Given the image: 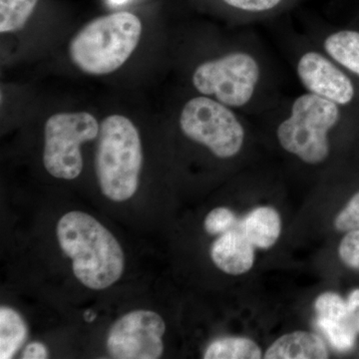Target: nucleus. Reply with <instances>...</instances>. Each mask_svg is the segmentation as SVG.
<instances>
[{
	"label": "nucleus",
	"mask_w": 359,
	"mask_h": 359,
	"mask_svg": "<svg viewBox=\"0 0 359 359\" xmlns=\"http://www.w3.org/2000/svg\"><path fill=\"white\" fill-rule=\"evenodd\" d=\"M56 233L61 250L72 259L74 276L85 287L105 290L121 278V245L95 218L83 212H67L59 219Z\"/></svg>",
	"instance_id": "1"
},
{
	"label": "nucleus",
	"mask_w": 359,
	"mask_h": 359,
	"mask_svg": "<svg viewBox=\"0 0 359 359\" xmlns=\"http://www.w3.org/2000/svg\"><path fill=\"white\" fill-rule=\"evenodd\" d=\"M143 164L140 135L134 123L122 115L101 122L95 156L101 192L113 202L131 199L138 190Z\"/></svg>",
	"instance_id": "2"
},
{
	"label": "nucleus",
	"mask_w": 359,
	"mask_h": 359,
	"mask_svg": "<svg viewBox=\"0 0 359 359\" xmlns=\"http://www.w3.org/2000/svg\"><path fill=\"white\" fill-rule=\"evenodd\" d=\"M141 34V20L133 13L121 11L95 18L71 40V61L86 74H110L128 60Z\"/></svg>",
	"instance_id": "3"
},
{
	"label": "nucleus",
	"mask_w": 359,
	"mask_h": 359,
	"mask_svg": "<svg viewBox=\"0 0 359 359\" xmlns=\"http://www.w3.org/2000/svg\"><path fill=\"white\" fill-rule=\"evenodd\" d=\"M339 118L337 104L313 93L304 94L295 99L290 117L278 126V142L306 164H320L330 155L328 133Z\"/></svg>",
	"instance_id": "4"
},
{
	"label": "nucleus",
	"mask_w": 359,
	"mask_h": 359,
	"mask_svg": "<svg viewBox=\"0 0 359 359\" xmlns=\"http://www.w3.org/2000/svg\"><path fill=\"white\" fill-rule=\"evenodd\" d=\"M99 123L88 112L57 113L45 123L43 164L54 178L76 179L83 169L82 144L96 139Z\"/></svg>",
	"instance_id": "5"
},
{
	"label": "nucleus",
	"mask_w": 359,
	"mask_h": 359,
	"mask_svg": "<svg viewBox=\"0 0 359 359\" xmlns=\"http://www.w3.org/2000/svg\"><path fill=\"white\" fill-rule=\"evenodd\" d=\"M182 132L221 159L235 157L242 150L245 130L226 105L201 96L187 102L180 116Z\"/></svg>",
	"instance_id": "6"
},
{
	"label": "nucleus",
	"mask_w": 359,
	"mask_h": 359,
	"mask_svg": "<svg viewBox=\"0 0 359 359\" xmlns=\"http://www.w3.org/2000/svg\"><path fill=\"white\" fill-rule=\"evenodd\" d=\"M259 79L256 59L236 52L201 65L194 72L193 84L203 95H214L229 107H242L250 102Z\"/></svg>",
	"instance_id": "7"
},
{
	"label": "nucleus",
	"mask_w": 359,
	"mask_h": 359,
	"mask_svg": "<svg viewBox=\"0 0 359 359\" xmlns=\"http://www.w3.org/2000/svg\"><path fill=\"white\" fill-rule=\"evenodd\" d=\"M165 321L154 311L138 309L124 314L108 332L106 346L111 358L157 359L164 351Z\"/></svg>",
	"instance_id": "8"
},
{
	"label": "nucleus",
	"mask_w": 359,
	"mask_h": 359,
	"mask_svg": "<svg viewBox=\"0 0 359 359\" xmlns=\"http://www.w3.org/2000/svg\"><path fill=\"white\" fill-rule=\"evenodd\" d=\"M297 75L309 93L337 105H347L355 95L348 76L318 52H308L302 56L297 65Z\"/></svg>",
	"instance_id": "9"
},
{
	"label": "nucleus",
	"mask_w": 359,
	"mask_h": 359,
	"mask_svg": "<svg viewBox=\"0 0 359 359\" xmlns=\"http://www.w3.org/2000/svg\"><path fill=\"white\" fill-rule=\"evenodd\" d=\"M210 255L217 268L231 276L244 275L255 264V245L238 224L212 243Z\"/></svg>",
	"instance_id": "10"
},
{
	"label": "nucleus",
	"mask_w": 359,
	"mask_h": 359,
	"mask_svg": "<svg viewBox=\"0 0 359 359\" xmlns=\"http://www.w3.org/2000/svg\"><path fill=\"white\" fill-rule=\"evenodd\" d=\"M266 359H325L330 353L318 334L294 332L276 340L264 355Z\"/></svg>",
	"instance_id": "11"
},
{
	"label": "nucleus",
	"mask_w": 359,
	"mask_h": 359,
	"mask_svg": "<svg viewBox=\"0 0 359 359\" xmlns=\"http://www.w3.org/2000/svg\"><path fill=\"white\" fill-rule=\"evenodd\" d=\"M238 226L255 248L269 250L280 238L282 219L273 208L259 207L240 219Z\"/></svg>",
	"instance_id": "12"
},
{
	"label": "nucleus",
	"mask_w": 359,
	"mask_h": 359,
	"mask_svg": "<svg viewBox=\"0 0 359 359\" xmlns=\"http://www.w3.org/2000/svg\"><path fill=\"white\" fill-rule=\"evenodd\" d=\"M28 328L18 311L7 306L0 309V358H13L25 344Z\"/></svg>",
	"instance_id": "13"
},
{
	"label": "nucleus",
	"mask_w": 359,
	"mask_h": 359,
	"mask_svg": "<svg viewBox=\"0 0 359 359\" xmlns=\"http://www.w3.org/2000/svg\"><path fill=\"white\" fill-rule=\"evenodd\" d=\"M325 49L339 65L359 77V32H335L325 39Z\"/></svg>",
	"instance_id": "14"
},
{
	"label": "nucleus",
	"mask_w": 359,
	"mask_h": 359,
	"mask_svg": "<svg viewBox=\"0 0 359 359\" xmlns=\"http://www.w3.org/2000/svg\"><path fill=\"white\" fill-rule=\"evenodd\" d=\"M261 348L247 337H224L212 341L204 353L205 359H259Z\"/></svg>",
	"instance_id": "15"
},
{
	"label": "nucleus",
	"mask_w": 359,
	"mask_h": 359,
	"mask_svg": "<svg viewBox=\"0 0 359 359\" xmlns=\"http://www.w3.org/2000/svg\"><path fill=\"white\" fill-rule=\"evenodd\" d=\"M39 0H0V32L22 29Z\"/></svg>",
	"instance_id": "16"
},
{
	"label": "nucleus",
	"mask_w": 359,
	"mask_h": 359,
	"mask_svg": "<svg viewBox=\"0 0 359 359\" xmlns=\"http://www.w3.org/2000/svg\"><path fill=\"white\" fill-rule=\"evenodd\" d=\"M316 325L327 335L328 341L335 351L348 353L358 346L359 335L349 323L327 320L318 316Z\"/></svg>",
	"instance_id": "17"
},
{
	"label": "nucleus",
	"mask_w": 359,
	"mask_h": 359,
	"mask_svg": "<svg viewBox=\"0 0 359 359\" xmlns=\"http://www.w3.org/2000/svg\"><path fill=\"white\" fill-rule=\"evenodd\" d=\"M314 309L320 318L351 325L347 313L346 299H344L337 292H327L318 295L314 302Z\"/></svg>",
	"instance_id": "18"
},
{
	"label": "nucleus",
	"mask_w": 359,
	"mask_h": 359,
	"mask_svg": "<svg viewBox=\"0 0 359 359\" xmlns=\"http://www.w3.org/2000/svg\"><path fill=\"white\" fill-rule=\"evenodd\" d=\"M240 219L228 208L219 207L212 210L204 221L205 231L211 236H221L237 228Z\"/></svg>",
	"instance_id": "19"
},
{
	"label": "nucleus",
	"mask_w": 359,
	"mask_h": 359,
	"mask_svg": "<svg viewBox=\"0 0 359 359\" xmlns=\"http://www.w3.org/2000/svg\"><path fill=\"white\" fill-rule=\"evenodd\" d=\"M334 226L335 230L342 233L359 231V189L337 212Z\"/></svg>",
	"instance_id": "20"
},
{
	"label": "nucleus",
	"mask_w": 359,
	"mask_h": 359,
	"mask_svg": "<svg viewBox=\"0 0 359 359\" xmlns=\"http://www.w3.org/2000/svg\"><path fill=\"white\" fill-rule=\"evenodd\" d=\"M337 254L340 262L359 273V231H348L340 240Z\"/></svg>",
	"instance_id": "21"
},
{
	"label": "nucleus",
	"mask_w": 359,
	"mask_h": 359,
	"mask_svg": "<svg viewBox=\"0 0 359 359\" xmlns=\"http://www.w3.org/2000/svg\"><path fill=\"white\" fill-rule=\"evenodd\" d=\"M223 1L235 8L259 13V11L273 9V7L278 6L282 0H223Z\"/></svg>",
	"instance_id": "22"
},
{
	"label": "nucleus",
	"mask_w": 359,
	"mask_h": 359,
	"mask_svg": "<svg viewBox=\"0 0 359 359\" xmlns=\"http://www.w3.org/2000/svg\"><path fill=\"white\" fill-rule=\"evenodd\" d=\"M346 304L349 323L359 335V287L349 292L346 297Z\"/></svg>",
	"instance_id": "23"
},
{
	"label": "nucleus",
	"mask_w": 359,
	"mask_h": 359,
	"mask_svg": "<svg viewBox=\"0 0 359 359\" xmlns=\"http://www.w3.org/2000/svg\"><path fill=\"white\" fill-rule=\"evenodd\" d=\"M23 359H44L48 358V351L44 344L40 342H32L23 349Z\"/></svg>",
	"instance_id": "24"
},
{
	"label": "nucleus",
	"mask_w": 359,
	"mask_h": 359,
	"mask_svg": "<svg viewBox=\"0 0 359 359\" xmlns=\"http://www.w3.org/2000/svg\"><path fill=\"white\" fill-rule=\"evenodd\" d=\"M84 318L85 320L88 321V323H91V321H93L96 318V314L92 313L91 311H86V313H84Z\"/></svg>",
	"instance_id": "25"
},
{
	"label": "nucleus",
	"mask_w": 359,
	"mask_h": 359,
	"mask_svg": "<svg viewBox=\"0 0 359 359\" xmlns=\"http://www.w3.org/2000/svg\"><path fill=\"white\" fill-rule=\"evenodd\" d=\"M128 0H108L111 6H121V4H126Z\"/></svg>",
	"instance_id": "26"
}]
</instances>
